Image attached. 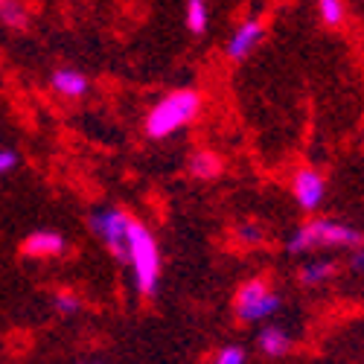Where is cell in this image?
Instances as JSON below:
<instances>
[{
    "label": "cell",
    "mask_w": 364,
    "mask_h": 364,
    "mask_svg": "<svg viewBox=\"0 0 364 364\" xmlns=\"http://www.w3.org/2000/svg\"><path fill=\"white\" fill-rule=\"evenodd\" d=\"M201 111V94L193 87H184V90H175V94L164 97L155 108L149 111L146 117V134L151 140H164L169 137L172 132L184 129L187 123L198 117Z\"/></svg>",
    "instance_id": "6da1fadb"
},
{
    "label": "cell",
    "mask_w": 364,
    "mask_h": 364,
    "mask_svg": "<svg viewBox=\"0 0 364 364\" xmlns=\"http://www.w3.org/2000/svg\"><path fill=\"white\" fill-rule=\"evenodd\" d=\"M129 262L134 268V283L143 297H151L158 291L161 280V251L158 242L140 222H129Z\"/></svg>",
    "instance_id": "7a4b0ae2"
},
{
    "label": "cell",
    "mask_w": 364,
    "mask_h": 364,
    "mask_svg": "<svg viewBox=\"0 0 364 364\" xmlns=\"http://www.w3.org/2000/svg\"><path fill=\"white\" fill-rule=\"evenodd\" d=\"M355 245H361V233L350 225L329 222V219H315L309 225H303L289 239L291 254H306L315 248H355Z\"/></svg>",
    "instance_id": "3957f363"
},
{
    "label": "cell",
    "mask_w": 364,
    "mask_h": 364,
    "mask_svg": "<svg viewBox=\"0 0 364 364\" xmlns=\"http://www.w3.org/2000/svg\"><path fill=\"white\" fill-rule=\"evenodd\" d=\"M129 222L132 216L123 213L117 207H108V210H97L90 216V228L94 233L108 245V251L119 259V262H129Z\"/></svg>",
    "instance_id": "277c9868"
},
{
    "label": "cell",
    "mask_w": 364,
    "mask_h": 364,
    "mask_svg": "<svg viewBox=\"0 0 364 364\" xmlns=\"http://www.w3.org/2000/svg\"><path fill=\"white\" fill-rule=\"evenodd\" d=\"M233 306H236V315L242 321L254 323V321H265L268 315H274L280 309V297H277V291L268 289V283L248 280L245 286L236 291V303H233Z\"/></svg>",
    "instance_id": "5b68a950"
},
{
    "label": "cell",
    "mask_w": 364,
    "mask_h": 364,
    "mask_svg": "<svg viewBox=\"0 0 364 364\" xmlns=\"http://www.w3.org/2000/svg\"><path fill=\"white\" fill-rule=\"evenodd\" d=\"M291 193H294V198H297V204L303 210H318L321 201H323L326 184H323V178L315 169H300V172H294Z\"/></svg>",
    "instance_id": "8992f818"
},
{
    "label": "cell",
    "mask_w": 364,
    "mask_h": 364,
    "mask_svg": "<svg viewBox=\"0 0 364 364\" xmlns=\"http://www.w3.org/2000/svg\"><path fill=\"white\" fill-rule=\"evenodd\" d=\"M262 41V23L257 18H248L242 21L239 29L230 36L228 41V58H233V62H242V58H248L254 53V47Z\"/></svg>",
    "instance_id": "52a82bcc"
},
{
    "label": "cell",
    "mask_w": 364,
    "mask_h": 364,
    "mask_svg": "<svg viewBox=\"0 0 364 364\" xmlns=\"http://www.w3.org/2000/svg\"><path fill=\"white\" fill-rule=\"evenodd\" d=\"M62 251H65V239H62V233H55V230H38L33 236H26V242H23V254L36 257V259L58 257Z\"/></svg>",
    "instance_id": "ba28073f"
},
{
    "label": "cell",
    "mask_w": 364,
    "mask_h": 364,
    "mask_svg": "<svg viewBox=\"0 0 364 364\" xmlns=\"http://www.w3.org/2000/svg\"><path fill=\"white\" fill-rule=\"evenodd\" d=\"M50 85H53V90H58V94L68 97V100H79V97L87 94V79L79 70H70V68L55 70Z\"/></svg>",
    "instance_id": "9c48e42d"
},
{
    "label": "cell",
    "mask_w": 364,
    "mask_h": 364,
    "mask_svg": "<svg viewBox=\"0 0 364 364\" xmlns=\"http://www.w3.org/2000/svg\"><path fill=\"white\" fill-rule=\"evenodd\" d=\"M257 347H259V353L268 355V358H280V355L289 353L291 338H289V332L280 329V326H265L259 336H257Z\"/></svg>",
    "instance_id": "30bf717a"
},
{
    "label": "cell",
    "mask_w": 364,
    "mask_h": 364,
    "mask_svg": "<svg viewBox=\"0 0 364 364\" xmlns=\"http://www.w3.org/2000/svg\"><path fill=\"white\" fill-rule=\"evenodd\" d=\"M336 274V262L332 259H312L300 268V283L303 286H323Z\"/></svg>",
    "instance_id": "8fae6325"
},
{
    "label": "cell",
    "mask_w": 364,
    "mask_h": 364,
    "mask_svg": "<svg viewBox=\"0 0 364 364\" xmlns=\"http://www.w3.org/2000/svg\"><path fill=\"white\" fill-rule=\"evenodd\" d=\"M222 158L219 155H213V151H196V155L190 158V172L196 175V178H216L219 172H222Z\"/></svg>",
    "instance_id": "7c38bea8"
},
{
    "label": "cell",
    "mask_w": 364,
    "mask_h": 364,
    "mask_svg": "<svg viewBox=\"0 0 364 364\" xmlns=\"http://www.w3.org/2000/svg\"><path fill=\"white\" fill-rule=\"evenodd\" d=\"M0 21H4L6 26H12V29H23L29 15L21 6V0H0Z\"/></svg>",
    "instance_id": "4fadbf2b"
},
{
    "label": "cell",
    "mask_w": 364,
    "mask_h": 364,
    "mask_svg": "<svg viewBox=\"0 0 364 364\" xmlns=\"http://www.w3.org/2000/svg\"><path fill=\"white\" fill-rule=\"evenodd\" d=\"M210 18H207V4L204 0H187V26L193 36H201L207 29Z\"/></svg>",
    "instance_id": "5bb4252c"
},
{
    "label": "cell",
    "mask_w": 364,
    "mask_h": 364,
    "mask_svg": "<svg viewBox=\"0 0 364 364\" xmlns=\"http://www.w3.org/2000/svg\"><path fill=\"white\" fill-rule=\"evenodd\" d=\"M318 12L326 26H338L344 21V0H318Z\"/></svg>",
    "instance_id": "9a60e30c"
},
{
    "label": "cell",
    "mask_w": 364,
    "mask_h": 364,
    "mask_svg": "<svg viewBox=\"0 0 364 364\" xmlns=\"http://www.w3.org/2000/svg\"><path fill=\"white\" fill-rule=\"evenodd\" d=\"M53 306L62 312V315H73V312H79V297L76 294H70V291H58L55 297H53Z\"/></svg>",
    "instance_id": "2e32d148"
},
{
    "label": "cell",
    "mask_w": 364,
    "mask_h": 364,
    "mask_svg": "<svg viewBox=\"0 0 364 364\" xmlns=\"http://www.w3.org/2000/svg\"><path fill=\"white\" fill-rule=\"evenodd\" d=\"M245 358H248V353L242 350V347H236V344H230V347L219 350V355H216V361H219V364H242Z\"/></svg>",
    "instance_id": "e0dca14e"
},
{
    "label": "cell",
    "mask_w": 364,
    "mask_h": 364,
    "mask_svg": "<svg viewBox=\"0 0 364 364\" xmlns=\"http://www.w3.org/2000/svg\"><path fill=\"white\" fill-rule=\"evenodd\" d=\"M15 166H18V155H15V151L0 149V175H6V172L15 169Z\"/></svg>",
    "instance_id": "ac0fdd59"
},
{
    "label": "cell",
    "mask_w": 364,
    "mask_h": 364,
    "mask_svg": "<svg viewBox=\"0 0 364 364\" xmlns=\"http://www.w3.org/2000/svg\"><path fill=\"white\" fill-rule=\"evenodd\" d=\"M239 239H245V242H259V239H262V233H259V228L245 225V228H239Z\"/></svg>",
    "instance_id": "d6986e66"
},
{
    "label": "cell",
    "mask_w": 364,
    "mask_h": 364,
    "mask_svg": "<svg viewBox=\"0 0 364 364\" xmlns=\"http://www.w3.org/2000/svg\"><path fill=\"white\" fill-rule=\"evenodd\" d=\"M350 265H353L355 271H361V268H364V248H361V245H355V251H353V259H350Z\"/></svg>",
    "instance_id": "ffe728a7"
}]
</instances>
